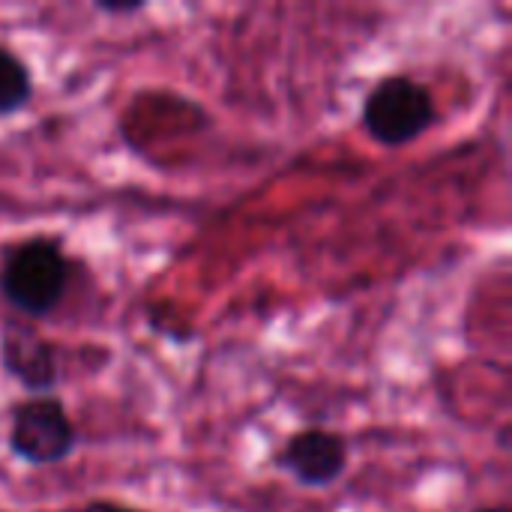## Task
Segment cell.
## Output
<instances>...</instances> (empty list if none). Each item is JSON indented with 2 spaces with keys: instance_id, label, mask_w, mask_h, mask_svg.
Wrapping results in <instances>:
<instances>
[{
  "instance_id": "7",
  "label": "cell",
  "mask_w": 512,
  "mask_h": 512,
  "mask_svg": "<svg viewBox=\"0 0 512 512\" xmlns=\"http://www.w3.org/2000/svg\"><path fill=\"white\" fill-rule=\"evenodd\" d=\"M96 12L102 15H114V18H129V15H141L147 12V3L144 0H126V3H114V0H96L93 3Z\"/></svg>"
},
{
  "instance_id": "1",
  "label": "cell",
  "mask_w": 512,
  "mask_h": 512,
  "mask_svg": "<svg viewBox=\"0 0 512 512\" xmlns=\"http://www.w3.org/2000/svg\"><path fill=\"white\" fill-rule=\"evenodd\" d=\"M75 261L63 237L33 234L6 249L0 264V297L27 321H42L60 309L69 294Z\"/></svg>"
},
{
  "instance_id": "3",
  "label": "cell",
  "mask_w": 512,
  "mask_h": 512,
  "mask_svg": "<svg viewBox=\"0 0 512 512\" xmlns=\"http://www.w3.org/2000/svg\"><path fill=\"white\" fill-rule=\"evenodd\" d=\"M9 453L30 468L63 465L78 450V429L57 393L27 396L9 408Z\"/></svg>"
},
{
  "instance_id": "4",
  "label": "cell",
  "mask_w": 512,
  "mask_h": 512,
  "mask_svg": "<svg viewBox=\"0 0 512 512\" xmlns=\"http://www.w3.org/2000/svg\"><path fill=\"white\" fill-rule=\"evenodd\" d=\"M273 468L303 489H327L348 471V441L333 429L306 426L279 447Z\"/></svg>"
},
{
  "instance_id": "8",
  "label": "cell",
  "mask_w": 512,
  "mask_h": 512,
  "mask_svg": "<svg viewBox=\"0 0 512 512\" xmlns=\"http://www.w3.org/2000/svg\"><path fill=\"white\" fill-rule=\"evenodd\" d=\"M84 512H144L138 507H126V504H117V501H90V507Z\"/></svg>"
},
{
  "instance_id": "5",
  "label": "cell",
  "mask_w": 512,
  "mask_h": 512,
  "mask_svg": "<svg viewBox=\"0 0 512 512\" xmlns=\"http://www.w3.org/2000/svg\"><path fill=\"white\" fill-rule=\"evenodd\" d=\"M0 366L27 396L54 393L60 378L57 345L33 324L12 321L0 330Z\"/></svg>"
},
{
  "instance_id": "2",
  "label": "cell",
  "mask_w": 512,
  "mask_h": 512,
  "mask_svg": "<svg viewBox=\"0 0 512 512\" xmlns=\"http://www.w3.org/2000/svg\"><path fill=\"white\" fill-rule=\"evenodd\" d=\"M360 123L381 147H405L438 126L432 90L411 75L381 78L363 99Z\"/></svg>"
},
{
  "instance_id": "9",
  "label": "cell",
  "mask_w": 512,
  "mask_h": 512,
  "mask_svg": "<svg viewBox=\"0 0 512 512\" xmlns=\"http://www.w3.org/2000/svg\"><path fill=\"white\" fill-rule=\"evenodd\" d=\"M474 512H510V507L498 504V507H480V510H474Z\"/></svg>"
},
{
  "instance_id": "6",
  "label": "cell",
  "mask_w": 512,
  "mask_h": 512,
  "mask_svg": "<svg viewBox=\"0 0 512 512\" xmlns=\"http://www.w3.org/2000/svg\"><path fill=\"white\" fill-rule=\"evenodd\" d=\"M33 72L27 60L0 42V117H12L33 102Z\"/></svg>"
}]
</instances>
